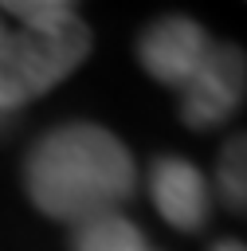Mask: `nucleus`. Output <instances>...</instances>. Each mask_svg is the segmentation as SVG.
<instances>
[{
  "instance_id": "1",
  "label": "nucleus",
  "mask_w": 247,
  "mask_h": 251,
  "mask_svg": "<svg viewBox=\"0 0 247 251\" xmlns=\"http://www.w3.org/2000/svg\"><path fill=\"white\" fill-rule=\"evenodd\" d=\"M24 184L43 216L82 224L90 216L118 212L133 196L137 169L125 141L106 126L63 122L31 145Z\"/></svg>"
},
{
  "instance_id": "2",
  "label": "nucleus",
  "mask_w": 247,
  "mask_h": 251,
  "mask_svg": "<svg viewBox=\"0 0 247 251\" xmlns=\"http://www.w3.org/2000/svg\"><path fill=\"white\" fill-rule=\"evenodd\" d=\"M94 47V35L82 20H71L51 31H8L0 39V110L16 114L20 106L55 90Z\"/></svg>"
},
{
  "instance_id": "3",
  "label": "nucleus",
  "mask_w": 247,
  "mask_h": 251,
  "mask_svg": "<svg viewBox=\"0 0 247 251\" xmlns=\"http://www.w3.org/2000/svg\"><path fill=\"white\" fill-rule=\"evenodd\" d=\"M247 98V51L239 43H212L196 75L180 86V122L188 129L223 126Z\"/></svg>"
},
{
  "instance_id": "4",
  "label": "nucleus",
  "mask_w": 247,
  "mask_h": 251,
  "mask_svg": "<svg viewBox=\"0 0 247 251\" xmlns=\"http://www.w3.org/2000/svg\"><path fill=\"white\" fill-rule=\"evenodd\" d=\"M208 47H212V35L204 24H196L192 16L169 12L141 27V35L133 43V59L141 63V71L153 82L180 90L204 63Z\"/></svg>"
},
{
  "instance_id": "5",
  "label": "nucleus",
  "mask_w": 247,
  "mask_h": 251,
  "mask_svg": "<svg viewBox=\"0 0 247 251\" xmlns=\"http://www.w3.org/2000/svg\"><path fill=\"white\" fill-rule=\"evenodd\" d=\"M149 196H153L157 216H161L169 227L184 231V235L200 231V227L208 224V216H212L208 176H204L192 161L173 157V153H169V157H157V161L149 165Z\"/></svg>"
},
{
  "instance_id": "6",
  "label": "nucleus",
  "mask_w": 247,
  "mask_h": 251,
  "mask_svg": "<svg viewBox=\"0 0 247 251\" xmlns=\"http://www.w3.org/2000/svg\"><path fill=\"white\" fill-rule=\"evenodd\" d=\"M71 251H149V243L137 231V224L110 212V216H90V220L74 224Z\"/></svg>"
},
{
  "instance_id": "7",
  "label": "nucleus",
  "mask_w": 247,
  "mask_h": 251,
  "mask_svg": "<svg viewBox=\"0 0 247 251\" xmlns=\"http://www.w3.org/2000/svg\"><path fill=\"white\" fill-rule=\"evenodd\" d=\"M216 192L223 208L247 216V129L223 141L216 157Z\"/></svg>"
},
{
  "instance_id": "8",
  "label": "nucleus",
  "mask_w": 247,
  "mask_h": 251,
  "mask_svg": "<svg viewBox=\"0 0 247 251\" xmlns=\"http://www.w3.org/2000/svg\"><path fill=\"white\" fill-rule=\"evenodd\" d=\"M4 12L16 16L31 31H51V27H63V24L78 20V8L67 4V0H8Z\"/></svg>"
},
{
  "instance_id": "9",
  "label": "nucleus",
  "mask_w": 247,
  "mask_h": 251,
  "mask_svg": "<svg viewBox=\"0 0 247 251\" xmlns=\"http://www.w3.org/2000/svg\"><path fill=\"white\" fill-rule=\"evenodd\" d=\"M212 251H247V243H239V239H216Z\"/></svg>"
},
{
  "instance_id": "10",
  "label": "nucleus",
  "mask_w": 247,
  "mask_h": 251,
  "mask_svg": "<svg viewBox=\"0 0 247 251\" xmlns=\"http://www.w3.org/2000/svg\"><path fill=\"white\" fill-rule=\"evenodd\" d=\"M8 118H12V114H8V110H0V129L8 126Z\"/></svg>"
},
{
  "instance_id": "11",
  "label": "nucleus",
  "mask_w": 247,
  "mask_h": 251,
  "mask_svg": "<svg viewBox=\"0 0 247 251\" xmlns=\"http://www.w3.org/2000/svg\"><path fill=\"white\" fill-rule=\"evenodd\" d=\"M4 35H8V27H4V24H0V39H4Z\"/></svg>"
}]
</instances>
